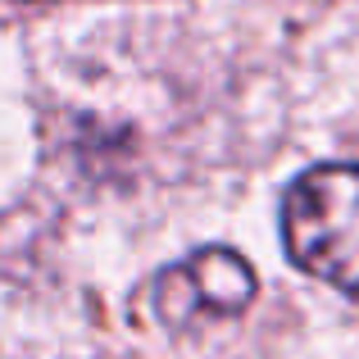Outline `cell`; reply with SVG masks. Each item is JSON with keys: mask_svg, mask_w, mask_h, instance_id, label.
<instances>
[{"mask_svg": "<svg viewBox=\"0 0 359 359\" xmlns=\"http://www.w3.org/2000/svg\"><path fill=\"white\" fill-rule=\"evenodd\" d=\"M282 241L296 269L359 300V164H314L282 196Z\"/></svg>", "mask_w": 359, "mask_h": 359, "instance_id": "1", "label": "cell"}, {"mask_svg": "<svg viewBox=\"0 0 359 359\" xmlns=\"http://www.w3.org/2000/svg\"><path fill=\"white\" fill-rule=\"evenodd\" d=\"M23 5H27V0H23Z\"/></svg>", "mask_w": 359, "mask_h": 359, "instance_id": "3", "label": "cell"}, {"mask_svg": "<svg viewBox=\"0 0 359 359\" xmlns=\"http://www.w3.org/2000/svg\"><path fill=\"white\" fill-rule=\"evenodd\" d=\"M255 296H259V278L250 259H241L232 245H201L187 259L159 269L150 287L155 318L168 332H191L201 323L237 318L250 309Z\"/></svg>", "mask_w": 359, "mask_h": 359, "instance_id": "2", "label": "cell"}]
</instances>
